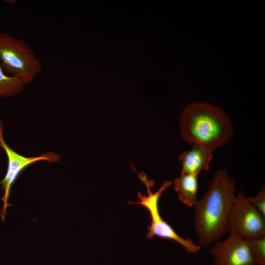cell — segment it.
Here are the masks:
<instances>
[{
	"mask_svg": "<svg viewBox=\"0 0 265 265\" xmlns=\"http://www.w3.org/2000/svg\"><path fill=\"white\" fill-rule=\"evenodd\" d=\"M236 190L234 179L225 169H221L193 207L195 232L201 248L208 247L229 231V216Z\"/></svg>",
	"mask_w": 265,
	"mask_h": 265,
	"instance_id": "obj_1",
	"label": "cell"
},
{
	"mask_svg": "<svg viewBox=\"0 0 265 265\" xmlns=\"http://www.w3.org/2000/svg\"><path fill=\"white\" fill-rule=\"evenodd\" d=\"M180 133L191 145L198 144L212 151L226 144L233 133L232 125L219 107L204 102H194L183 109Z\"/></svg>",
	"mask_w": 265,
	"mask_h": 265,
	"instance_id": "obj_2",
	"label": "cell"
},
{
	"mask_svg": "<svg viewBox=\"0 0 265 265\" xmlns=\"http://www.w3.org/2000/svg\"><path fill=\"white\" fill-rule=\"evenodd\" d=\"M0 64L6 74L19 79L25 86L43 69L40 60L24 40L5 32H0Z\"/></svg>",
	"mask_w": 265,
	"mask_h": 265,
	"instance_id": "obj_3",
	"label": "cell"
},
{
	"mask_svg": "<svg viewBox=\"0 0 265 265\" xmlns=\"http://www.w3.org/2000/svg\"><path fill=\"white\" fill-rule=\"evenodd\" d=\"M139 177L147 187L148 195H143L139 192L138 196L140 200L131 203L144 206L150 213L151 222L148 227L147 237L152 238L154 236H157L172 240L180 244L188 253L195 254L198 253L201 249V247L195 244L191 239L180 236L159 214V198L163 192L172 185V181H164L157 191L152 192L150 188L154 186V181L148 180L146 176L140 175Z\"/></svg>",
	"mask_w": 265,
	"mask_h": 265,
	"instance_id": "obj_4",
	"label": "cell"
},
{
	"mask_svg": "<svg viewBox=\"0 0 265 265\" xmlns=\"http://www.w3.org/2000/svg\"><path fill=\"white\" fill-rule=\"evenodd\" d=\"M229 231H233L245 239L265 236V216L244 196L242 191L236 195L228 219Z\"/></svg>",
	"mask_w": 265,
	"mask_h": 265,
	"instance_id": "obj_5",
	"label": "cell"
},
{
	"mask_svg": "<svg viewBox=\"0 0 265 265\" xmlns=\"http://www.w3.org/2000/svg\"><path fill=\"white\" fill-rule=\"evenodd\" d=\"M3 122L0 119V148L4 150L8 159L6 173L0 182L1 189L4 192L1 199L3 204L0 213L1 219L4 221L7 215V208L10 206L8 201L11 187L21 173L29 165L38 161L45 160L50 163L57 162L60 156L59 154L52 152H46L38 157H26L20 155L11 149L4 141L3 137Z\"/></svg>",
	"mask_w": 265,
	"mask_h": 265,
	"instance_id": "obj_6",
	"label": "cell"
},
{
	"mask_svg": "<svg viewBox=\"0 0 265 265\" xmlns=\"http://www.w3.org/2000/svg\"><path fill=\"white\" fill-rule=\"evenodd\" d=\"M228 237L217 240L209 250L214 265H247L254 263L247 240L233 231Z\"/></svg>",
	"mask_w": 265,
	"mask_h": 265,
	"instance_id": "obj_7",
	"label": "cell"
},
{
	"mask_svg": "<svg viewBox=\"0 0 265 265\" xmlns=\"http://www.w3.org/2000/svg\"><path fill=\"white\" fill-rule=\"evenodd\" d=\"M191 146L190 150L183 152L179 156L182 166L181 173L198 176L202 170L209 169L213 151L200 145Z\"/></svg>",
	"mask_w": 265,
	"mask_h": 265,
	"instance_id": "obj_8",
	"label": "cell"
},
{
	"mask_svg": "<svg viewBox=\"0 0 265 265\" xmlns=\"http://www.w3.org/2000/svg\"><path fill=\"white\" fill-rule=\"evenodd\" d=\"M198 176L189 173H181L174 181L175 190L179 200L189 207H194L198 201Z\"/></svg>",
	"mask_w": 265,
	"mask_h": 265,
	"instance_id": "obj_9",
	"label": "cell"
},
{
	"mask_svg": "<svg viewBox=\"0 0 265 265\" xmlns=\"http://www.w3.org/2000/svg\"><path fill=\"white\" fill-rule=\"evenodd\" d=\"M25 86L19 79L6 74L0 64V96L11 97L18 94Z\"/></svg>",
	"mask_w": 265,
	"mask_h": 265,
	"instance_id": "obj_10",
	"label": "cell"
},
{
	"mask_svg": "<svg viewBox=\"0 0 265 265\" xmlns=\"http://www.w3.org/2000/svg\"><path fill=\"white\" fill-rule=\"evenodd\" d=\"M246 240L254 263L265 265V236Z\"/></svg>",
	"mask_w": 265,
	"mask_h": 265,
	"instance_id": "obj_11",
	"label": "cell"
},
{
	"mask_svg": "<svg viewBox=\"0 0 265 265\" xmlns=\"http://www.w3.org/2000/svg\"><path fill=\"white\" fill-rule=\"evenodd\" d=\"M252 205L265 216V188L263 186L257 195L248 197Z\"/></svg>",
	"mask_w": 265,
	"mask_h": 265,
	"instance_id": "obj_12",
	"label": "cell"
},
{
	"mask_svg": "<svg viewBox=\"0 0 265 265\" xmlns=\"http://www.w3.org/2000/svg\"><path fill=\"white\" fill-rule=\"evenodd\" d=\"M247 265H258L256 264L255 263H251V264H248Z\"/></svg>",
	"mask_w": 265,
	"mask_h": 265,
	"instance_id": "obj_13",
	"label": "cell"
}]
</instances>
